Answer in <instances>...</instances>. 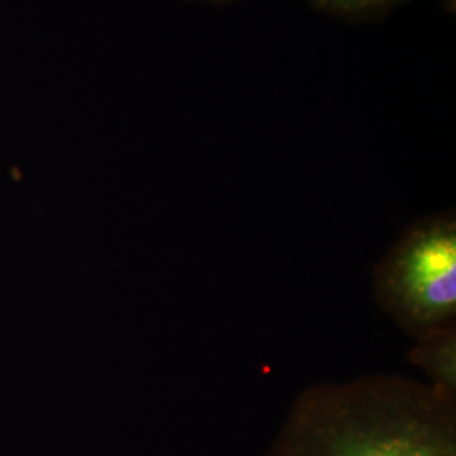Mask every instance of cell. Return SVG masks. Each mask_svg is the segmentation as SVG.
<instances>
[{
  "label": "cell",
  "mask_w": 456,
  "mask_h": 456,
  "mask_svg": "<svg viewBox=\"0 0 456 456\" xmlns=\"http://www.w3.org/2000/svg\"><path fill=\"white\" fill-rule=\"evenodd\" d=\"M267 456H456V399L401 374L311 386Z\"/></svg>",
  "instance_id": "cell-1"
},
{
  "label": "cell",
  "mask_w": 456,
  "mask_h": 456,
  "mask_svg": "<svg viewBox=\"0 0 456 456\" xmlns=\"http://www.w3.org/2000/svg\"><path fill=\"white\" fill-rule=\"evenodd\" d=\"M375 301L416 340L456 326V218L429 215L411 224L377 262Z\"/></svg>",
  "instance_id": "cell-2"
},
{
  "label": "cell",
  "mask_w": 456,
  "mask_h": 456,
  "mask_svg": "<svg viewBox=\"0 0 456 456\" xmlns=\"http://www.w3.org/2000/svg\"><path fill=\"white\" fill-rule=\"evenodd\" d=\"M435 391L456 399V326L418 338L406 355Z\"/></svg>",
  "instance_id": "cell-3"
},
{
  "label": "cell",
  "mask_w": 456,
  "mask_h": 456,
  "mask_svg": "<svg viewBox=\"0 0 456 456\" xmlns=\"http://www.w3.org/2000/svg\"><path fill=\"white\" fill-rule=\"evenodd\" d=\"M313 7L348 20H369L386 16L404 0H308Z\"/></svg>",
  "instance_id": "cell-4"
},
{
  "label": "cell",
  "mask_w": 456,
  "mask_h": 456,
  "mask_svg": "<svg viewBox=\"0 0 456 456\" xmlns=\"http://www.w3.org/2000/svg\"><path fill=\"white\" fill-rule=\"evenodd\" d=\"M207 2H213V4H225V2H232V0H207Z\"/></svg>",
  "instance_id": "cell-5"
}]
</instances>
